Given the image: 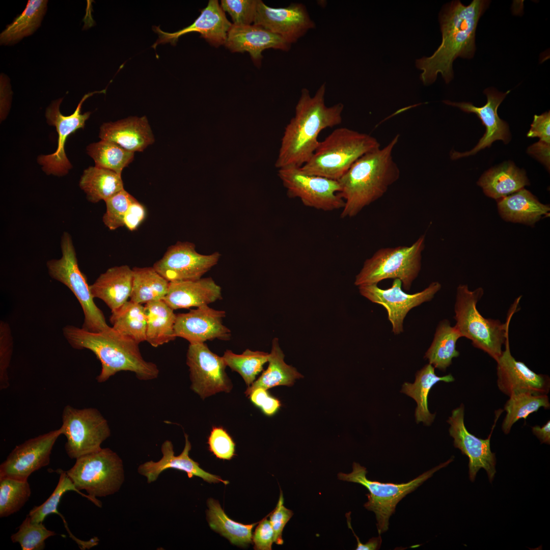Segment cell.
Here are the masks:
<instances>
[{"label": "cell", "instance_id": "7", "mask_svg": "<svg viewBox=\"0 0 550 550\" xmlns=\"http://www.w3.org/2000/svg\"><path fill=\"white\" fill-rule=\"evenodd\" d=\"M425 242V235H422L410 246L378 250L364 262L354 285L377 284L386 279H399L403 289L409 290L421 269Z\"/></svg>", "mask_w": 550, "mask_h": 550}, {"label": "cell", "instance_id": "57", "mask_svg": "<svg viewBox=\"0 0 550 550\" xmlns=\"http://www.w3.org/2000/svg\"><path fill=\"white\" fill-rule=\"evenodd\" d=\"M533 433L540 441L541 444H550V421L548 420L542 427L536 425L532 427Z\"/></svg>", "mask_w": 550, "mask_h": 550}, {"label": "cell", "instance_id": "42", "mask_svg": "<svg viewBox=\"0 0 550 550\" xmlns=\"http://www.w3.org/2000/svg\"><path fill=\"white\" fill-rule=\"evenodd\" d=\"M223 358L227 366L238 372L249 387L268 362L269 353L247 349L242 354H238L227 350Z\"/></svg>", "mask_w": 550, "mask_h": 550}, {"label": "cell", "instance_id": "13", "mask_svg": "<svg viewBox=\"0 0 550 550\" xmlns=\"http://www.w3.org/2000/svg\"><path fill=\"white\" fill-rule=\"evenodd\" d=\"M106 89L85 94L74 112L69 116L62 115L60 106L63 98L53 101L46 109L45 117L48 125L56 127L58 134L57 148L53 153L38 156L37 161L42 170L48 175L62 177L67 175L72 168L67 158L65 146L68 136L80 128H84L91 112L81 113V106L89 97L97 93H104Z\"/></svg>", "mask_w": 550, "mask_h": 550}, {"label": "cell", "instance_id": "28", "mask_svg": "<svg viewBox=\"0 0 550 550\" xmlns=\"http://www.w3.org/2000/svg\"><path fill=\"white\" fill-rule=\"evenodd\" d=\"M132 283V269L123 265L107 269L90 285V288L94 298L101 299L113 311L128 301Z\"/></svg>", "mask_w": 550, "mask_h": 550}, {"label": "cell", "instance_id": "12", "mask_svg": "<svg viewBox=\"0 0 550 550\" xmlns=\"http://www.w3.org/2000/svg\"><path fill=\"white\" fill-rule=\"evenodd\" d=\"M278 175L287 189V196L299 199L306 206L324 211L344 207L338 180L308 174L295 166L280 168Z\"/></svg>", "mask_w": 550, "mask_h": 550}, {"label": "cell", "instance_id": "49", "mask_svg": "<svg viewBox=\"0 0 550 550\" xmlns=\"http://www.w3.org/2000/svg\"><path fill=\"white\" fill-rule=\"evenodd\" d=\"M210 451L218 458L230 460L235 455V444L226 430L213 427L208 437Z\"/></svg>", "mask_w": 550, "mask_h": 550}, {"label": "cell", "instance_id": "2", "mask_svg": "<svg viewBox=\"0 0 550 550\" xmlns=\"http://www.w3.org/2000/svg\"><path fill=\"white\" fill-rule=\"evenodd\" d=\"M326 84L323 83L314 96L302 88L295 106L294 116L286 126L275 166L301 167L317 148L320 132L340 124L344 105L338 103L327 106L324 102Z\"/></svg>", "mask_w": 550, "mask_h": 550}, {"label": "cell", "instance_id": "39", "mask_svg": "<svg viewBox=\"0 0 550 550\" xmlns=\"http://www.w3.org/2000/svg\"><path fill=\"white\" fill-rule=\"evenodd\" d=\"M130 300L140 304L162 300L167 295L169 282L154 268L134 267Z\"/></svg>", "mask_w": 550, "mask_h": 550}, {"label": "cell", "instance_id": "37", "mask_svg": "<svg viewBox=\"0 0 550 550\" xmlns=\"http://www.w3.org/2000/svg\"><path fill=\"white\" fill-rule=\"evenodd\" d=\"M112 327L139 344L146 340L147 318L144 306L128 300L112 311Z\"/></svg>", "mask_w": 550, "mask_h": 550}, {"label": "cell", "instance_id": "36", "mask_svg": "<svg viewBox=\"0 0 550 550\" xmlns=\"http://www.w3.org/2000/svg\"><path fill=\"white\" fill-rule=\"evenodd\" d=\"M461 335L455 326H452L447 319L439 322L433 341L426 351L424 358L434 368L445 371L452 364L454 358L458 357L459 352L456 349L457 340Z\"/></svg>", "mask_w": 550, "mask_h": 550}, {"label": "cell", "instance_id": "6", "mask_svg": "<svg viewBox=\"0 0 550 550\" xmlns=\"http://www.w3.org/2000/svg\"><path fill=\"white\" fill-rule=\"evenodd\" d=\"M378 141L368 134L341 127L318 145L301 170L309 174L338 180L361 156L379 148Z\"/></svg>", "mask_w": 550, "mask_h": 550}, {"label": "cell", "instance_id": "47", "mask_svg": "<svg viewBox=\"0 0 550 550\" xmlns=\"http://www.w3.org/2000/svg\"><path fill=\"white\" fill-rule=\"evenodd\" d=\"M258 0H222L221 7L231 17L235 24L250 25L254 22Z\"/></svg>", "mask_w": 550, "mask_h": 550}, {"label": "cell", "instance_id": "19", "mask_svg": "<svg viewBox=\"0 0 550 550\" xmlns=\"http://www.w3.org/2000/svg\"><path fill=\"white\" fill-rule=\"evenodd\" d=\"M253 23L280 36L290 44L315 27L306 6L301 3L272 8L261 0H258Z\"/></svg>", "mask_w": 550, "mask_h": 550}, {"label": "cell", "instance_id": "53", "mask_svg": "<svg viewBox=\"0 0 550 550\" xmlns=\"http://www.w3.org/2000/svg\"><path fill=\"white\" fill-rule=\"evenodd\" d=\"M529 138L538 137L539 141L550 144V113L545 112L535 115L531 128L527 134Z\"/></svg>", "mask_w": 550, "mask_h": 550}, {"label": "cell", "instance_id": "15", "mask_svg": "<svg viewBox=\"0 0 550 550\" xmlns=\"http://www.w3.org/2000/svg\"><path fill=\"white\" fill-rule=\"evenodd\" d=\"M358 287L362 295L386 309L392 332L398 335L403 331L404 319L408 312L424 302L430 301L442 286L438 282H433L422 291L413 294L402 290V283L399 279H394L392 286L387 289H381L377 284Z\"/></svg>", "mask_w": 550, "mask_h": 550}, {"label": "cell", "instance_id": "8", "mask_svg": "<svg viewBox=\"0 0 550 550\" xmlns=\"http://www.w3.org/2000/svg\"><path fill=\"white\" fill-rule=\"evenodd\" d=\"M66 473L76 488L79 491L86 490L99 507L101 503L96 498L116 493L125 479L121 458L107 448L76 459L75 464Z\"/></svg>", "mask_w": 550, "mask_h": 550}, {"label": "cell", "instance_id": "45", "mask_svg": "<svg viewBox=\"0 0 550 550\" xmlns=\"http://www.w3.org/2000/svg\"><path fill=\"white\" fill-rule=\"evenodd\" d=\"M56 535L43 522H33L27 515L11 539L13 543H18L22 550H42L45 547V540Z\"/></svg>", "mask_w": 550, "mask_h": 550}, {"label": "cell", "instance_id": "1", "mask_svg": "<svg viewBox=\"0 0 550 550\" xmlns=\"http://www.w3.org/2000/svg\"><path fill=\"white\" fill-rule=\"evenodd\" d=\"M490 2L473 0L465 6L453 1L444 6L439 14L442 42L430 57L416 61L422 71L420 78L425 86L433 84L440 74L446 84L453 78V63L458 57L470 59L476 50L475 35L478 21Z\"/></svg>", "mask_w": 550, "mask_h": 550}, {"label": "cell", "instance_id": "17", "mask_svg": "<svg viewBox=\"0 0 550 550\" xmlns=\"http://www.w3.org/2000/svg\"><path fill=\"white\" fill-rule=\"evenodd\" d=\"M61 428L30 438L16 446L0 465V478L27 481L34 472L49 463Z\"/></svg>", "mask_w": 550, "mask_h": 550}, {"label": "cell", "instance_id": "54", "mask_svg": "<svg viewBox=\"0 0 550 550\" xmlns=\"http://www.w3.org/2000/svg\"><path fill=\"white\" fill-rule=\"evenodd\" d=\"M146 210L144 206L136 199L130 205L124 219V226L132 231L137 229L145 219Z\"/></svg>", "mask_w": 550, "mask_h": 550}, {"label": "cell", "instance_id": "30", "mask_svg": "<svg viewBox=\"0 0 550 550\" xmlns=\"http://www.w3.org/2000/svg\"><path fill=\"white\" fill-rule=\"evenodd\" d=\"M434 368L429 363L426 365L416 373L415 382H405L401 390V393L413 398L417 403L416 422H422L428 426L431 425L435 417V414H431L428 407V396L430 389L438 381L450 382L455 380L451 374L442 377L437 376Z\"/></svg>", "mask_w": 550, "mask_h": 550}, {"label": "cell", "instance_id": "11", "mask_svg": "<svg viewBox=\"0 0 550 550\" xmlns=\"http://www.w3.org/2000/svg\"><path fill=\"white\" fill-rule=\"evenodd\" d=\"M62 418L60 428L67 439L65 449L71 459L100 450L102 443L111 435L107 421L96 408L67 405Z\"/></svg>", "mask_w": 550, "mask_h": 550}, {"label": "cell", "instance_id": "14", "mask_svg": "<svg viewBox=\"0 0 550 550\" xmlns=\"http://www.w3.org/2000/svg\"><path fill=\"white\" fill-rule=\"evenodd\" d=\"M191 389L203 399L217 393H229L232 384L223 356L212 352L205 343H189L186 353Z\"/></svg>", "mask_w": 550, "mask_h": 550}, {"label": "cell", "instance_id": "52", "mask_svg": "<svg viewBox=\"0 0 550 550\" xmlns=\"http://www.w3.org/2000/svg\"><path fill=\"white\" fill-rule=\"evenodd\" d=\"M268 515L258 522L253 534L252 542L254 549L257 550H271L274 542V532L269 520L267 519Z\"/></svg>", "mask_w": 550, "mask_h": 550}, {"label": "cell", "instance_id": "33", "mask_svg": "<svg viewBox=\"0 0 550 550\" xmlns=\"http://www.w3.org/2000/svg\"><path fill=\"white\" fill-rule=\"evenodd\" d=\"M144 308L147 318L146 341L157 347L175 340L177 314L174 310L163 300L147 303Z\"/></svg>", "mask_w": 550, "mask_h": 550}, {"label": "cell", "instance_id": "38", "mask_svg": "<svg viewBox=\"0 0 550 550\" xmlns=\"http://www.w3.org/2000/svg\"><path fill=\"white\" fill-rule=\"evenodd\" d=\"M47 2L46 0L28 1L23 11L1 34V44H14L34 33L41 24Z\"/></svg>", "mask_w": 550, "mask_h": 550}, {"label": "cell", "instance_id": "24", "mask_svg": "<svg viewBox=\"0 0 550 550\" xmlns=\"http://www.w3.org/2000/svg\"><path fill=\"white\" fill-rule=\"evenodd\" d=\"M224 45L232 52H249L254 64L260 67L264 50L273 48L288 51L291 44L260 25L232 23Z\"/></svg>", "mask_w": 550, "mask_h": 550}, {"label": "cell", "instance_id": "26", "mask_svg": "<svg viewBox=\"0 0 550 550\" xmlns=\"http://www.w3.org/2000/svg\"><path fill=\"white\" fill-rule=\"evenodd\" d=\"M101 140L113 142L132 152H142L154 142V137L146 116L129 117L103 123L100 128Z\"/></svg>", "mask_w": 550, "mask_h": 550}, {"label": "cell", "instance_id": "31", "mask_svg": "<svg viewBox=\"0 0 550 550\" xmlns=\"http://www.w3.org/2000/svg\"><path fill=\"white\" fill-rule=\"evenodd\" d=\"M478 184L487 196L500 199L522 189L529 182L523 171L506 162L487 171Z\"/></svg>", "mask_w": 550, "mask_h": 550}, {"label": "cell", "instance_id": "35", "mask_svg": "<svg viewBox=\"0 0 550 550\" xmlns=\"http://www.w3.org/2000/svg\"><path fill=\"white\" fill-rule=\"evenodd\" d=\"M207 519L211 529L227 538L232 544L244 547L252 543V530L257 525H244L230 519L219 502L212 498L207 500Z\"/></svg>", "mask_w": 550, "mask_h": 550}, {"label": "cell", "instance_id": "32", "mask_svg": "<svg viewBox=\"0 0 550 550\" xmlns=\"http://www.w3.org/2000/svg\"><path fill=\"white\" fill-rule=\"evenodd\" d=\"M79 186L86 194L87 199L93 203L105 201L124 189L121 175L95 166L84 171Z\"/></svg>", "mask_w": 550, "mask_h": 550}, {"label": "cell", "instance_id": "46", "mask_svg": "<svg viewBox=\"0 0 550 550\" xmlns=\"http://www.w3.org/2000/svg\"><path fill=\"white\" fill-rule=\"evenodd\" d=\"M135 200L124 189L106 200V211L102 217L105 226L110 230L123 227L126 213Z\"/></svg>", "mask_w": 550, "mask_h": 550}, {"label": "cell", "instance_id": "51", "mask_svg": "<svg viewBox=\"0 0 550 550\" xmlns=\"http://www.w3.org/2000/svg\"><path fill=\"white\" fill-rule=\"evenodd\" d=\"M267 390L262 388L255 389L249 396L251 402L268 416L273 415L281 406L280 401L270 396Z\"/></svg>", "mask_w": 550, "mask_h": 550}, {"label": "cell", "instance_id": "18", "mask_svg": "<svg viewBox=\"0 0 550 550\" xmlns=\"http://www.w3.org/2000/svg\"><path fill=\"white\" fill-rule=\"evenodd\" d=\"M464 406L461 404L453 409L447 421L450 425V435L454 439V446L459 449L462 454L469 459V478L472 482L475 480L477 472L484 469L491 482L496 473L495 453L491 451L490 439L491 432L486 439L478 438L468 431L464 421Z\"/></svg>", "mask_w": 550, "mask_h": 550}, {"label": "cell", "instance_id": "20", "mask_svg": "<svg viewBox=\"0 0 550 550\" xmlns=\"http://www.w3.org/2000/svg\"><path fill=\"white\" fill-rule=\"evenodd\" d=\"M504 345L505 349L496 361L499 390L509 397L521 392L547 395L550 390L549 377L536 373L524 363L515 360L510 352L509 335Z\"/></svg>", "mask_w": 550, "mask_h": 550}, {"label": "cell", "instance_id": "10", "mask_svg": "<svg viewBox=\"0 0 550 550\" xmlns=\"http://www.w3.org/2000/svg\"><path fill=\"white\" fill-rule=\"evenodd\" d=\"M453 460V458H451L446 462L404 483H382L369 480L366 477L367 471L366 468L356 462H353L351 473H339L338 477L339 480L361 484L368 490L369 493L366 494L368 501L364 506L375 513L378 534L380 535L389 529L390 517L395 512L398 503L434 473L446 467Z\"/></svg>", "mask_w": 550, "mask_h": 550}, {"label": "cell", "instance_id": "43", "mask_svg": "<svg viewBox=\"0 0 550 550\" xmlns=\"http://www.w3.org/2000/svg\"><path fill=\"white\" fill-rule=\"evenodd\" d=\"M31 494V489L28 480L0 478V517H7L18 511Z\"/></svg>", "mask_w": 550, "mask_h": 550}, {"label": "cell", "instance_id": "4", "mask_svg": "<svg viewBox=\"0 0 550 550\" xmlns=\"http://www.w3.org/2000/svg\"><path fill=\"white\" fill-rule=\"evenodd\" d=\"M63 334L72 348L89 349L100 361L101 370L96 377L98 382H105L122 371L134 372L142 380L154 379L158 376L157 366L143 359L139 344L112 327L95 333L67 325L63 327Z\"/></svg>", "mask_w": 550, "mask_h": 550}, {"label": "cell", "instance_id": "41", "mask_svg": "<svg viewBox=\"0 0 550 550\" xmlns=\"http://www.w3.org/2000/svg\"><path fill=\"white\" fill-rule=\"evenodd\" d=\"M87 152L94 160L95 166L120 175L133 161L134 156V152L125 150L113 142L101 140L88 145Z\"/></svg>", "mask_w": 550, "mask_h": 550}, {"label": "cell", "instance_id": "21", "mask_svg": "<svg viewBox=\"0 0 550 550\" xmlns=\"http://www.w3.org/2000/svg\"><path fill=\"white\" fill-rule=\"evenodd\" d=\"M226 314L223 310L206 305L187 313L177 314L175 335L186 339L189 343H204L215 339L228 340L231 337V331L223 324Z\"/></svg>", "mask_w": 550, "mask_h": 550}, {"label": "cell", "instance_id": "40", "mask_svg": "<svg viewBox=\"0 0 550 550\" xmlns=\"http://www.w3.org/2000/svg\"><path fill=\"white\" fill-rule=\"evenodd\" d=\"M504 409L506 415L502 424L503 432L508 434L512 426L520 419L526 420L531 414L540 407L549 409L550 403L547 395H535L528 392L515 393L509 397Z\"/></svg>", "mask_w": 550, "mask_h": 550}, {"label": "cell", "instance_id": "56", "mask_svg": "<svg viewBox=\"0 0 550 550\" xmlns=\"http://www.w3.org/2000/svg\"><path fill=\"white\" fill-rule=\"evenodd\" d=\"M1 120L7 116L9 106L10 90L7 83L5 85L1 80Z\"/></svg>", "mask_w": 550, "mask_h": 550}, {"label": "cell", "instance_id": "27", "mask_svg": "<svg viewBox=\"0 0 550 550\" xmlns=\"http://www.w3.org/2000/svg\"><path fill=\"white\" fill-rule=\"evenodd\" d=\"M222 298V289L211 278L170 282L162 299L173 310L208 305Z\"/></svg>", "mask_w": 550, "mask_h": 550}, {"label": "cell", "instance_id": "34", "mask_svg": "<svg viewBox=\"0 0 550 550\" xmlns=\"http://www.w3.org/2000/svg\"><path fill=\"white\" fill-rule=\"evenodd\" d=\"M284 354L280 347L278 339L272 342L271 350L269 353L268 366L257 380L245 391L249 396L255 389L262 388L266 390L278 386H291L295 379L302 377L296 369L284 362Z\"/></svg>", "mask_w": 550, "mask_h": 550}, {"label": "cell", "instance_id": "25", "mask_svg": "<svg viewBox=\"0 0 550 550\" xmlns=\"http://www.w3.org/2000/svg\"><path fill=\"white\" fill-rule=\"evenodd\" d=\"M184 436L185 446L180 455H175L172 443L166 440L161 447L162 454L161 458L157 461L150 460L141 464L138 468V473L146 478L148 483L155 481L164 471L168 469H175L186 472L190 478L197 476L208 483L222 482L225 485L228 484V481L205 471L200 467L198 462L189 457V452L191 446L188 435L185 433Z\"/></svg>", "mask_w": 550, "mask_h": 550}, {"label": "cell", "instance_id": "48", "mask_svg": "<svg viewBox=\"0 0 550 550\" xmlns=\"http://www.w3.org/2000/svg\"><path fill=\"white\" fill-rule=\"evenodd\" d=\"M13 349V341L10 327L8 323L0 322V389H7L9 386L8 369Z\"/></svg>", "mask_w": 550, "mask_h": 550}, {"label": "cell", "instance_id": "9", "mask_svg": "<svg viewBox=\"0 0 550 550\" xmlns=\"http://www.w3.org/2000/svg\"><path fill=\"white\" fill-rule=\"evenodd\" d=\"M60 244L61 257L46 262L49 276L67 287L77 299L84 315L82 328L95 333L108 329L110 326L94 303L90 285L79 269L72 236L68 232L63 233Z\"/></svg>", "mask_w": 550, "mask_h": 550}, {"label": "cell", "instance_id": "55", "mask_svg": "<svg viewBox=\"0 0 550 550\" xmlns=\"http://www.w3.org/2000/svg\"><path fill=\"white\" fill-rule=\"evenodd\" d=\"M528 152L549 169L550 144L539 141L529 147Z\"/></svg>", "mask_w": 550, "mask_h": 550}, {"label": "cell", "instance_id": "16", "mask_svg": "<svg viewBox=\"0 0 550 550\" xmlns=\"http://www.w3.org/2000/svg\"><path fill=\"white\" fill-rule=\"evenodd\" d=\"M220 254L198 253L189 242H177L170 246L154 268L169 282L199 280L218 262Z\"/></svg>", "mask_w": 550, "mask_h": 550}, {"label": "cell", "instance_id": "3", "mask_svg": "<svg viewBox=\"0 0 550 550\" xmlns=\"http://www.w3.org/2000/svg\"><path fill=\"white\" fill-rule=\"evenodd\" d=\"M396 135L383 148L368 152L359 158L338 180L340 194L345 201L341 218L353 217L387 192L400 177L392 151L398 142Z\"/></svg>", "mask_w": 550, "mask_h": 550}, {"label": "cell", "instance_id": "29", "mask_svg": "<svg viewBox=\"0 0 550 550\" xmlns=\"http://www.w3.org/2000/svg\"><path fill=\"white\" fill-rule=\"evenodd\" d=\"M499 212L505 219L532 225L549 211L528 190L521 189L500 199Z\"/></svg>", "mask_w": 550, "mask_h": 550}, {"label": "cell", "instance_id": "5", "mask_svg": "<svg viewBox=\"0 0 550 550\" xmlns=\"http://www.w3.org/2000/svg\"><path fill=\"white\" fill-rule=\"evenodd\" d=\"M483 294L481 287L470 290L467 285L458 286L454 305V326L461 337L471 340L474 347L487 353L496 361L502 353L511 318L519 310L517 306L521 296L511 305L505 323H502L498 319L485 318L479 313L477 304Z\"/></svg>", "mask_w": 550, "mask_h": 550}, {"label": "cell", "instance_id": "23", "mask_svg": "<svg viewBox=\"0 0 550 550\" xmlns=\"http://www.w3.org/2000/svg\"><path fill=\"white\" fill-rule=\"evenodd\" d=\"M232 24L218 1L210 0L207 6L201 11L199 16L187 27L174 33H169L161 30L159 26H153V30L158 34V38L152 47L155 49L158 45L166 43L175 46L181 36L189 33L197 32L210 45L217 47L225 44Z\"/></svg>", "mask_w": 550, "mask_h": 550}, {"label": "cell", "instance_id": "50", "mask_svg": "<svg viewBox=\"0 0 550 550\" xmlns=\"http://www.w3.org/2000/svg\"><path fill=\"white\" fill-rule=\"evenodd\" d=\"M293 514L292 510L284 506V498L282 491L281 490L276 507L269 514V521L274 532V542L276 544H283V530Z\"/></svg>", "mask_w": 550, "mask_h": 550}, {"label": "cell", "instance_id": "22", "mask_svg": "<svg viewBox=\"0 0 550 550\" xmlns=\"http://www.w3.org/2000/svg\"><path fill=\"white\" fill-rule=\"evenodd\" d=\"M510 90L500 92L496 89L489 88L484 91L487 97V102L481 107H477L470 102H456L444 100L447 105L457 107L464 112L474 113L480 119L486 127V131L477 145L470 151L464 153L455 152L452 154L453 159L472 155L487 147H489L496 140H502L505 143L509 142V132L506 122L498 116V107L508 95Z\"/></svg>", "mask_w": 550, "mask_h": 550}, {"label": "cell", "instance_id": "44", "mask_svg": "<svg viewBox=\"0 0 550 550\" xmlns=\"http://www.w3.org/2000/svg\"><path fill=\"white\" fill-rule=\"evenodd\" d=\"M60 474L58 483L50 497L41 505L35 506L28 515L33 522H43L45 517L50 513H57V508L61 498L66 491H76L94 503L93 499L89 496L78 490L67 474L66 471L57 470Z\"/></svg>", "mask_w": 550, "mask_h": 550}]
</instances>
